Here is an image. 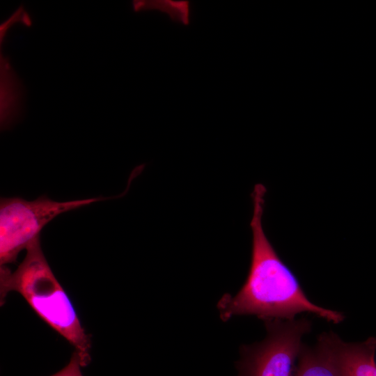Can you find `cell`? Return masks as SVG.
<instances>
[{"mask_svg":"<svg viewBox=\"0 0 376 376\" xmlns=\"http://www.w3.org/2000/svg\"><path fill=\"white\" fill-rule=\"evenodd\" d=\"M81 367L84 366L78 352L75 350L68 364L52 376H83Z\"/></svg>","mask_w":376,"mask_h":376,"instance_id":"obj_8","label":"cell"},{"mask_svg":"<svg viewBox=\"0 0 376 376\" xmlns=\"http://www.w3.org/2000/svg\"><path fill=\"white\" fill-rule=\"evenodd\" d=\"M262 183L255 185L251 194L253 214L251 258L249 273L239 292L225 294L217 304L221 319L233 316L256 315L264 321L291 320L301 313L314 314L334 324L344 315L313 304L304 292L296 276L281 259L267 237L263 226L265 196Z\"/></svg>","mask_w":376,"mask_h":376,"instance_id":"obj_1","label":"cell"},{"mask_svg":"<svg viewBox=\"0 0 376 376\" xmlns=\"http://www.w3.org/2000/svg\"><path fill=\"white\" fill-rule=\"evenodd\" d=\"M338 335L320 334L313 346L302 345L294 376H340L336 354Z\"/></svg>","mask_w":376,"mask_h":376,"instance_id":"obj_5","label":"cell"},{"mask_svg":"<svg viewBox=\"0 0 376 376\" xmlns=\"http://www.w3.org/2000/svg\"><path fill=\"white\" fill-rule=\"evenodd\" d=\"M26 249L24 260L14 272L1 266V304L8 292H19L45 322L74 346L86 366L91 361L90 336L52 272L42 252L40 236Z\"/></svg>","mask_w":376,"mask_h":376,"instance_id":"obj_2","label":"cell"},{"mask_svg":"<svg viewBox=\"0 0 376 376\" xmlns=\"http://www.w3.org/2000/svg\"><path fill=\"white\" fill-rule=\"evenodd\" d=\"M267 336L240 347L237 376H294L301 340L311 329L306 318L265 321Z\"/></svg>","mask_w":376,"mask_h":376,"instance_id":"obj_4","label":"cell"},{"mask_svg":"<svg viewBox=\"0 0 376 376\" xmlns=\"http://www.w3.org/2000/svg\"><path fill=\"white\" fill-rule=\"evenodd\" d=\"M132 5L136 12L157 10L167 14L174 22L185 26L190 23L191 3L189 1L143 0L134 1Z\"/></svg>","mask_w":376,"mask_h":376,"instance_id":"obj_7","label":"cell"},{"mask_svg":"<svg viewBox=\"0 0 376 376\" xmlns=\"http://www.w3.org/2000/svg\"><path fill=\"white\" fill-rule=\"evenodd\" d=\"M376 338L360 343L344 342L338 336L336 354L340 376H376Z\"/></svg>","mask_w":376,"mask_h":376,"instance_id":"obj_6","label":"cell"},{"mask_svg":"<svg viewBox=\"0 0 376 376\" xmlns=\"http://www.w3.org/2000/svg\"><path fill=\"white\" fill-rule=\"evenodd\" d=\"M106 198L97 197L56 201L46 196L33 201L3 198L0 203V263L16 261L18 253L36 238L42 229L58 215Z\"/></svg>","mask_w":376,"mask_h":376,"instance_id":"obj_3","label":"cell"}]
</instances>
